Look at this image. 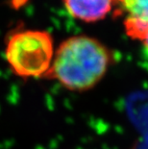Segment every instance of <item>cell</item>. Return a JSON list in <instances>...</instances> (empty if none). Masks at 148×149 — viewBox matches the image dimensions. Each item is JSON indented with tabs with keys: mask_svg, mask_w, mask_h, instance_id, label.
Segmentation results:
<instances>
[{
	"mask_svg": "<svg viewBox=\"0 0 148 149\" xmlns=\"http://www.w3.org/2000/svg\"><path fill=\"white\" fill-rule=\"evenodd\" d=\"M64 3L72 17L88 23L104 19L115 9V0H64Z\"/></svg>",
	"mask_w": 148,
	"mask_h": 149,
	"instance_id": "4",
	"label": "cell"
},
{
	"mask_svg": "<svg viewBox=\"0 0 148 149\" xmlns=\"http://www.w3.org/2000/svg\"><path fill=\"white\" fill-rule=\"evenodd\" d=\"M114 13L122 17L126 35L142 40L148 33V0H115Z\"/></svg>",
	"mask_w": 148,
	"mask_h": 149,
	"instance_id": "3",
	"label": "cell"
},
{
	"mask_svg": "<svg viewBox=\"0 0 148 149\" xmlns=\"http://www.w3.org/2000/svg\"><path fill=\"white\" fill-rule=\"evenodd\" d=\"M113 62V53L100 40L77 35L58 46L43 78L56 81L69 91L86 93L102 81Z\"/></svg>",
	"mask_w": 148,
	"mask_h": 149,
	"instance_id": "1",
	"label": "cell"
},
{
	"mask_svg": "<svg viewBox=\"0 0 148 149\" xmlns=\"http://www.w3.org/2000/svg\"><path fill=\"white\" fill-rule=\"evenodd\" d=\"M141 42L143 43V47H144V49H145V52L146 54L148 55V33L145 37H144V39L141 40Z\"/></svg>",
	"mask_w": 148,
	"mask_h": 149,
	"instance_id": "5",
	"label": "cell"
},
{
	"mask_svg": "<svg viewBox=\"0 0 148 149\" xmlns=\"http://www.w3.org/2000/svg\"><path fill=\"white\" fill-rule=\"evenodd\" d=\"M54 42L46 31L24 30L13 34L6 44L5 58L18 77L43 78L54 58Z\"/></svg>",
	"mask_w": 148,
	"mask_h": 149,
	"instance_id": "2",
	"label": "cell"
}]
</instances>
